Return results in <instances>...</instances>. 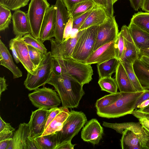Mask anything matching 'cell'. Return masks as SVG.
<instances>
[{
  "label": "cell",
  "mask_w": 149,
  "mask_h": 149,
  "mask_svg": "<svg viewBox=\"0 0 149 149\" xmlns=\"http://www.w3.org/2000/svg\"><path fill=\"white\" fill-rule=\"evenodd\" d=\"M123 65L129 78L136 92L144 91L146 90L141 85L134 72L133 64L121 62Z\"/></svg>",
  "instance_id": "cell-33"
},
{
  "label": "cell",
  "mask_w": 149,
  "mask_h": 149,
  "mask_svg": "<svg viewBox=\"0 0 149 149\" xmlns=\"http://www.w3.org/2000/svg\"><path fill=\"white\" fill-rule=\"evenodd\" d=\"M54 6L56 10L55 39L62 42L64 29L70 17L62 0H56Z\"/></svg>",
  "instance_id": "cell-13"
},
{
  "label": "cell",
  "mask_w": 149,
  "mask_h": 149,
  "mask_svg": "<svg viewBox=\"0 0 149 149\" xmlns=\"http://www.w3.org/2000/svg\"><path fill=\"white\" fill-rule=\"evenodd\" d=\"M141 62L149 69V57L142 55L139 58Z\"/></svg>",
  "instance_id": "cell-56"
},
{
  "label": "cell",
  "mask_w": 149,
  "mask_h": 149,
  "mask_svg": "<svg viewBox=\"0 0 149 149\" xmlns=\"http://www.w3.org/2000/svg\"><path fill=\"white\" fill-rule=\"evenodd\" d=\"M93 9L73 19V29L78 30L79 29L91 12Z\"/></svg>",
  "instance_id": "cell-41"
},
{
  "label": "cell",
  "mask_w": 149,
  "mask_h": 149,
  "mask_svg": "<svg viewBox=\"0 0 149 149\" xmlns=\"http://www.w3.org/2000/svg\"><path fill=\"white\" fill-rule=\"evenodd\" d=\"M26 149H39L34 139L28 138L26 142Z\"/></svg>",
  "instance_id": "cell-48"
},
{
  "label": "cell",
  "mask_w": 149,
  "mask_h": 149,
  "mask_svg": "<svg viewBox=\"0 0 149 149\" xmlns=\"http://www.w3.org/2000/svg\"><path fill=\"white\" fill-rule=\"evenodd\" d=\"M83 30L78 31L77 36L71 37L62 42L53 38L49 40L51 45V53L53 58H63L71 57L74 48Z\"/></svg>",
  "instance_id": "cell-10"
},
{
  "label": "cell",
  "mask_w": 149,
  "mask_h": 149,
  "mask_svg": "<svg viewBox=\"0 0 149 149\" xmlns=\"http://www.w3.org/2000/svg\"><path fill=\"white\" fill-rule=\"evenodd\" d=\"M10 10L0 5V31H3L8 28L11 23L12 15Z\"/></svg>",
  "instance_id": "cell-34"
},
{
  "label": "cell",
  "mask_w": 149,
  "mask_h": 149,
  "mask_svg": "<svg viewBox=\"0 0 149 149\" xmlns=\"http://www.w3.org/2000/svg\"><path fill=\"white\" fill-rule=\"evenodd\" d=\"M122 134L120 140L122 149H141L139 139L133 131L126 129Z\"/></svg>",
  "instance_id": "cell-26"
},
{
  "label": "cell",
  "mask_w": 149,
  "mask_h": 149,
  "mask_svg": "<svg viewBox=\"0 0 149 149\" xmlns=\"http://www.w3.org/2000/svg\"><path fill=\"white\" fill-rule=\"evenodd\" d=\"M98 83L102 91L110 94H115L118 92V88L115 79L111 77L100 78Z\"/></svg>",
  "instance_id": "cell-32"
},
{
  "label": "cell",
  "mask_w": 149,
  "mask_h": 149,
  "mask_svg": "<svg viewBox=\"0 0 149 149\" xmlns=\"http://www.w3.org/2000/svg\"><path fill=\"white\" fill-rule=\"evenodd\" d=\"M145 91L134 93L121 92L120 96L113 104L97 109V114L100 117L109 118L132 114L134 110L137 100Z\"/></svg>",
  "instance_id": "cell-2"
},
{
  "label": "cell",
  "mask_w": 149,
  "mask_h": 149,
  "mask_svg": "<svg viewBox=\"0 0 149 149\" xmlns=\"http://www.w3.org/2000/svg\"><path fill=\"white\" fill-rule=\"evenodd\" d=\"M120 31L124 37L125 46L122 57L120 61L133 64L139 57V50L132 39L128 26L123 25Z\"/></svg>",
  "instance_id": "cell-14"
},
{
  "label": "cell",
  "mask_w": 149,
  "mask_h": 149,
  "mask_svg": "<svg viewBox=\"0 0 149 149\" xmlns=\"http://www.w3.org/2000/svg\"><path fill=\"white\" fill-rule=\"evenodd\" d=\"M132 114L138 119L145 118L149 120V113L141 112L138 109L134 110Z\"/></svg>",
  "instance_id": "cell-49"
},
{
  "label": "cell",
  "mask_w": 149,
  "mask_h": 149,
  "mask_svg": "<svg viewBox=\"0 0 149 149\" xmlns=\"http://www.w3.org/2000/svg\"><path fill=\"white\" fill-rule=\"evenodd\" d=\"M118 33V26L115 17L108 16L104 23L98 26L93 52L106 44L115 41Z\"/></svg>",
  "instance_id": "cell-9"
},
{
  "label": "cell",
  "mask_w": 149,
  "mask_h": 149,
  "mask_svg": "<svg viewBox=\"0 0 149 149\" xmlns=\"http://www.w3.org/2000/svg\"><path fill=\"white\" fill-rule=\"evenodd\" d=\"M53 71L55 74L59 76L62 74V69L61 65L56 59L52 58Z\"/></svg>",
  "instance_id": "cell-44"
},
{
  "label": "cell",
  "mask_w": 149,
  "mask_h": 149,
  "mask_svg": "<svg viewBox=\"0 0 149 149\" xmlns=\"http://www.w3.org/2000/svg\"><path fill=\"white\" fill-rule=\"evenodd\" d=\"M98 26H92L83 30L78 39L71 57L76 60L86 63L93 52L97 37Z\"/></svg>",
  "instance_id": "cell-6"
},
{
  "label": "cell",
  "mask_w": 149,
  "mask_h": 149,
  "mask_svg": "<svg viewBox=\"0 0 149 149\" xmlns=\"http://www.w3.org/2000/svg\"><path fill=\"white\" fill-rule=\"evenodd\" d=\"M53 58L59 62L62 74L74 79L83 86L92 79L93 70L91 65L80 62L71 57Z\"/></svg>",
  "instance_id": "cell-3"
},
{
  "label": "cell",
  "mask_w": 149,
  "mask_h": 149,
  "mask_svg": "<svg viewBox=\"0 0 149 149\" xmlns=\"http://www.w3.org/2000/svg\"><path fill=\"white\" fill-rule=\"evenodd\" d=\"M120 92L106 95L97 100L95 104L97 109L109 106L115 102L120 97Z\"/></svg>",
  "instance_id": "cell-35"
},
{
  "label": "cell",
  "mask_w": 149,
  "mask_h": 149,
  "mask_svg": "<svg viewBox=\"0 0 149 149\" xmlns=\"http://www.w3.org/2000/svg\"><path fill=\"white\" fill-rule=\"evenodd\" d=\"M15 129L0 116V141L12 138Z\"/></svg>",
  "instance_id": "cell-37"
},
{
  "label": "cell",
  "mask_w": 149,
  "mask_h": 149,
  "mask_svg": "<svg viewBox=\"0 0 149 149\" xmlns=\"http://www.w3.org/2000/svg\"><path fill=\"white\" fill-rule=\"evenodd\" d=\"M96 5L104 8L106 10L107 6V0H92Z\"/></svg>",
  "instance_id": "cell-55"
},
{
  "label": "cell",
  "mask_w": 149,
  "mask_h": 149,
  "mask_svg": "<svg viewBox=\"0 0 149 149\" xmlns=\"http://www.w3.org/2000/svg\"><path fill=\"white\" fill-rule=\"evenodd\" d=\"M116 57L113 58L103 62L97 64V72L99 78L111 77L115 72L119 62Z\"/></svg>",
  "instance_id": "cell-28"
},
{
  "label": "cell",
  "mask_w": 149,
  "mask_h": 149,
  "mask_svg": "<svg viewBox=\"0 0 149 149\" xmlns=\"http://www.w3.org/2000/svg\"><path fill=\"white\" fill-rule=\"evenodd\" d=\"M87 122V118L83 112L71 110L62 129L56 132L57 146L71 141Z\"/></svg>",
  "instance_id": "cell-5"
},
{
  "label": "cell",
  "mask_w": 149,
  "mask_h": 149,
  "mask_svg": "<svg viewBox=\"0 0 149 149\" xmlns=\"http://www.w3.org/2000/svg\"><path fill=\"white\" fill-rule=\"evenodd\" d=\"M141 8L145 12L149 13V0H143Z\"/></svg>",
  "instance_id": "cell-57"
},
{
  "label": "cell",
  "mask_w": 149,
  "mask_h": 149,
  "mask_svg": "<svg viewBox=\"0 0 149 149\" xmlns=\"http://www.w3.org/2000/svg\"><path fill=\"white\" fill-rule=\"evenodd\" d=\"M22 39L27 45L33 47L45 54L47 53V49L43 42L40 39L35 38L31 34L28 33L24 35L22 37Z\"/></svg>",
  "instance_id": "cell-36"
},
{
  "label": "cell",
  "mask_w": 149,
  "mask_h": 149,
  "mask_svg": "<svg viewBox=\"0 0 149 149\" xmlns=\"http://www.w3.org/2000/svg\"><path fill=\"white\" fill-rule=\"evenodd\" d=\"M139 120L142 127L149 131V120L145 118H140Z\"/></svg>",
  "instance_id": "cell-54"
},
{
  "label": "cell",
  "mask_w": 149,
  "mask_h": 149,
  "mask_svg": "<svg viewBox=\"0 0 149 149\" xmlns=\"http://www.w3.org/2000/svg\"><path fill=\"white\" fill-rule=\"evenodd\" d=\"M118 0H111V2L112 4H113L116 2Z\"/></svg>",
  "instance_id": "cell-64"
},
{
  "label": "cell",
  "mask_w": 149,
  "mask_h": 149,
  "mask_svg": "<svg viewBox=\"0 0 149 149\" xmlns=\"http://www.w3.org/2000/svg\"><path fill=\"white\" fill-rule=\"evenodd\" d=\"M115 80L120 92H136L122 63L119 62L115 72Z\"/></svg>",
  "instance_id": "cell-23"
},
{
  "label": "cell",
  "mask_w": 149,
  "mask_h": 149,
  "mask_svg": "<svg viewBox=\"0 0 149 149\" xmlns=\"http://www.w3.org/2000/svg\"><path fill=\"white\" fill-rule=\"evenodd\" d=\"M11 138L0 141V149H7Z\"/></svg>",
  "instance_id": "cell-58"
},
{
  "label": "cell",
  "mask_w": 149,
  "mask_h": 149,
  "mask_svg": "<svg viewBox=\"0 0 149 149\" xmlns=\"http://www.w3.org/2000/svg\"><path fill=\"white\" fill-rule=\"evenodd\" d=\"M0 62L1 65L11 72L14 79L22 76V72L14 63L7 48L1 39L0 40Z\"/></svg>",
  "instance_id": "cell-21"
},
{
  "label": "cell",
  "mask_w": 149,
  "mask_h": 149,
  "mask_svg": "<svg viewBox=\"0 0 149 149\" xmlns=\"http://www.w3.org/2000/svg\"><path fill=\"white\" fill-rule=\"evenodd\" d=\"M30 0H0V5L15 11L27 5Z\"/></svg>",
  "instance_id": "cell-39"
},
{
  "label": "cell",
  "mask_w": 149,
  "mask_h": 149,
  "mask_svg": "<svg viewBox=\"0 0 149 149\" xmlns=\"http://www.w3.org/2000/svg\"><path fill=\"white\" fill-rule=\"evenodd\" d=\"M149 99V89L146 90L143 94L137 100L134 107V110L137 107L144 101Z\"/></svg>",
  "instance_id": "cell-47"
},
{
  "label": "cell",
  "mask_w": 149,
  "mask_h": 149,
  "mask_svg": "<svg viewBox=\"0 0 149 149\" xmlns=\"http://www.w3.org/2000/svg\"><path fill=\"white\" fill-rule=\"evenodd\" d=\"M63 107H58L50 109L45 126V130L50 123L54 120L56 116L62 110Z\"/></svg>",
  "instance_id": "cell-42"
},
{
  "label": "cell",
  "mask_w": 149,
  "mask_h": 149,
  "mask_svg": "<svg viewBox=\"0 0 149 149\" xmlns=\"http://www.w3.org/2000/svg\"><path fill=\"white\" fill-rule=\"evenodd\" d=\"M146 134L148 136H149V131L145 129V128H143Z\"/></svg>",
  "instance_id": "cell-63"
},
{
  "label": "cell",
  "mask_w": 149,
  "mask_h": 149,
  "mask_svg": "<svg viewBox=\"0 0 149 149\" xmlns=\"http://www.w3.org/2000/svg\"><path fill=\"white\" fill-rule=\"evenodd\" d=\"M27 47L30 60L36 69L39 65L46 54L31 45H27Z\"/></svg>",
  "instance_id": "cell-38"
},
{
  "label": "cell",
  "mask_w": 149,
  "mask_h": 149,
  "mask_svg": "<svg viewBox=\"0 0 149 149\" xmlns=\"http://www.w3.org/2000/svg\"><path fill=\"white\" fill-rule=\"evenodd\" d=\"M108 16L104 8L96 5L78 31L91 26H98L104 23Z\"/></svg>",
  "instance_id": "cell-20"
},
{
  "label": "cell",
  "mask_w": 149,
  "mask_h": 149,
  "mask_svg": "<svg viewBox=\"0 0 149 149\" xmlns=\"http://www.w3.org/2000/svg\"><path fill=\"white\" fill-rule=\"evenodd\" d=\"M107 0V6L106 11L109 16H113L114 10L111 0Z\"/></svg>",
  "instance_id": "cell-53"
},
{
  "label": "cell",
  "mask_w": 149,
  "mask_h": 149,
  "mask_svg": "<svg viewBox=\"0 0 149 149\" xmlns=\"http://www.w3.org/2000/svg\"><path fill=\"white\" fill-rule=\"evenodd\" d=\"M28 96L33 105L38 109H50L58 107L61 103L55 90L44 86L34 90Z\"/></svg>",
  "instance_id": "cell-8"
},
{
  "label": "cell",
  "mask_w": 149,
  "mask_h": 149,
  "mask_svg": "<svg viewBox=\"0 0 149 149\" xmlns=\"http://www.w3.org/2000/svg\"><path fill=\"white\" fill-rule=\"evenodd\" d=\"M22 37L17 36L14 38V45L20 62L27 72L33 74L36 68L30 60L27 45L22 40Z\"/></svg>",
  "instance_id": "cell-19"
},
{
  "label": "cell",
  "mask_w": 149,
  "mask_h": 149,
  "mask_svg": "<svg viewBox=\"0 0 149 149\" xmlns=\"http://www.w3.org/2000/svg\"><path fill=\"white\" fill-rule=\"evenodd\" d=\"M50 109L39 108L32 111L29 122L30 135L29 138L34 139L40 136L43 133Z\"/></svg>",
  "instance_id": "cell-11"
},
{
  "label": "cell",
  "mask_w": 149,
  "mask_h": 149,
  "mask_svg": "<svg viewBox=\"0 0 149 149\" xmlns=\"http://www.w3.org/2000/svg\"><path fill=\"white\" fill-rule=\"evenodd\" d=\"M86 0H62L68 11L72 9L76 4Z\"/></svg>",
  "instance_id": "cell-45"
},
{
  "label": "cell",
  "mask_w": 149,
  "mask_h": 149,
  "mask_svg": "<svg viewBox=\"0 0 149 149\" xmlns=\"http://www.w3.org/2000/svg\"><path fill=\"white\" fill-rule=\"evenodd\" d=\"M6 80L5 77H0V98L2 93L7 89L8 85L6 83Z\"/></svg>",
  "instance_id": "cell-51"
},
{
  "label": "cell",
  "mask_w": 149,
  "mask_h": 149,
  "mask_svg": "<svg viewBox=\"0 0 149 149\" xmlns=\"http://www.w3.org/2000/svg\"><path fill=\"white\" fill-rule=\"evenodd\" d=\"M30 135L29 123H20L15 131L11 140L13 149H26L27 140Z\"/></svg>",
  "instance_id": "cell-24"
},
{
  "label": "cell",
  "mask_w": 149,
  "mask_h": 149,
  "mask_svg": "<svg viewBox=\"0 0 149 149\" xmlns=\"http://www.w3.org/2000/svg\"><path fill=\"white\" fill-rule=\"evenodd\" d=\"M34 139L39 149H55L57 146L56 132Z\"/></svg>",
  "instance_id": "cell-30"
},
{
  "label": "cell",
  "mask_w": 149,
  "mask_h": 149,
  "mask_svg": "<svg viewBox=\"0 0 149 149\" xmlns=\"http://www.w3.org/2000/svg\"><path fill=\"white\" fill-rule=\"evenodd\" d=\"M134 9L137 11L141 7L143 0H129Z\"/></svg>",
  "instance_id": "cell-52"
},
{
  "label": "cell",
  "mask_w": 149,
  "mask_h": 149,
  "mask_svg": "<svg viewBox=\"0 0 149 149\" xmlns=\"http://www.w3.org/2000/svg\"><path fill=\"white\" fill-rule=\"evenodd\" d=\"M70 112L68 108L63 107L62 110L47 126L41 136L53 134L60 131L69 116Z\"/></svg>",
  "instance_id": "cell-25"
},
{
  "label": "cell",
  "mask_w": 149,
  "mask_h": 149,
  "mask_svg": "<svg viewBox=\"0 0 149 149\" xmlns=\"http://www.w3.org/2000/svg\"><path fill=\"white\" fill-rule=\"evenodd\" d=\"M103 134V129L98 120L92 119L82 129L81 138L84 141L95 145L99 143Z\"/></svg>",
  "instance_id": "cell-16"
},
{
  "label": "cell",
  "mask_w": 149,
  "mask_h": 149,
  "mask_svg": "<svg viewBox=\"0 0 149 149\" xmlns=\"http://www.w3.org/2000/svg\"><path fill=\"white\" fill-rule=\"evenodd\" d=\"M131 22L149 32V13L140 12L135 13L133 15Z\"/></svg>",
  "instance_id": "cell-31"
},
{
  "label": "cell",
  "mask_w": 149,
  "mask_h": 149,
  "mask_svg": "<svg viewBox=\"0 0 149 149\" xmlns=\"http://www.w3.org/2000/svg\"><path fill=\"white\" fill-rule=\"evenodd\" d=\"M139 56L142 55H144L149 57V48L147 49H140Z\"/></svg>",
  "instance_id": "cell-60"
},
{
  "label": "cell",
  "mask_w": 149,
  "mask_h": 149,
  "mask_svg": "<svg viewBox=\"0 0 149 149\" xmlns=\"http://www.w3.org/2000/svg\"><path fill=\"white\" fill-rule=\"evenodd\" d=\"M52 57L48 52L33 74L27 72L24 84L29 91L34 90L44 86L49 80L53 71Z\"/></svg>",
  "instance_id": "cell-4"
},
{
  "label": "cell",
  "mask_w": 149,
  "mask_h": 149,
  "mask_svg": "<svg viewBox=\"0 0 149 149\" xmlns=\"http://www.w3.org/2000/svg\"><path fill=\"white\" fill-rule=\"evenodd\" d=\"M143 149H149V136H148V138L146 140L144 146L143 148Z\"/></svg>",
  "instance_id": "cell-62"
},
{
  "label": "cell",
  "mask_w": 149,
  "mask_h": 149,
  "mask_svg": "<svg viewBox=\"0 0 149 149\" xmlns=\"http://www.w3.org/2000/svg\"><path fill=\"white\" fill-rule=\"evenodd\" d=\"M75 144H72L71 141L63 143L58 146L55 149H73Z\"/></svg>",
  "instance_id": "cell-50"
},
{
  "label": "cell",
  "mask_w": 149,
  "mask_h": 149,
  "mask_svg": "<svg viewBox=\"0 0 149 149\" xmlns=\"http://www.w3.org/2000/svg\"><path fill=\"white\" fill-rule=\"evenodd\" d=\"M116 57L119 61L121 60L125 46V40L122 32H119L115 43Z\"/></svg>",
  "instance_id": "cell-40"
},
{
  "label": "cell",
  "mask_w": 149,
  "mask_h": 149,
  "mask_svg": "<svg viewBox=\"0 0 149 149\" xmlns=\"http://www.w3.org/2000/svg\"><path fill=\"white\" fill-rule=\"evenodd\" d=\"M13 32L17 36H23L28 33H32L27 13L18 9L15 11L12 15Z\"/></svg>",
  "instance_id": "cell-18"
},
{
  "label": "cell",
  "mask_w": 149,
  "mask_h": 149,
  "mask_svg": "<svg viewBox=\"0 0 149 149\" xmlns=\"http://www.w3.org/2000/svg\"><path fill=\"white\" fill-rule=\"evenodd\" d=\"M56 10L54 5L47 9L41 26L40 40L43 43L54 37Z\"/></svg>",
  "instance_id": "cell-15"
},
{
  "label": "cell",
  "mask_w": 149,
  "mask_h": 149,
  "mask_svg": "<svg viewBox=\"0 0 149 149\" xmlns=\"http://www.w3.org/2000/svg\"><path fill=\"white\" fill-rule=\"evenodd\" d=\"M9 47L12 53L14 60L17 63L20 62L14 45V38L11 39L9 42Z\"/></svg>",
  "instance_id": "cell-46"
},
{
  "label": "cell",
  "mask_w": 149,
  "mask_h": 149,
  "mask_svg": "<svg viewBox=\"0 0 149 149\" xmlns=\"http://www.w3.org/2000/svg\"><path fill=\"white\" fill-rule=\"evenodd\" d=\"M95 5L96 4L92 0H86L76 4L72 9L68 11L70 18L73 19L91 10Z\"/></svg>",
  "instance_id": "cell-29"
},
{
  "label": "cell",
  "mask_w": 149,
  "mask_h": 149,
  "mask_svg": "<svg viewBox=\"0 0 149 149\" xmlns=\"http://www.w3.org/2000/svg\"><path fill=\"white\" fill-rule=\"evenodd\" d=\"M102 125L105 127L113 129L117 132L121 134H123V132L126 129L133 131L139 139L141 149H143L146 141L148 137L139 122L113 123L103 122Z\"/></svg>",
  "instance_id": "cell-12"
},
{
  "label": "cell",
  "mask_w": 149,
  "mask_h": 149,
  "mask_svg": "<svg viewBox=\"0 0 149 149\" xmlns=\"http://www.w3.org/2000/svg\"><path fill=\"white\" fill-rule=\"evenodd\" d=\"M47 84L54 87L61 99L62 107H77L85 94L82 85L63 74L57 76L52 72Z\"/></svg>",
  "instance_id": "cell-1"
},
{
  "label": "cell",
  "mask_w": 149,
  "mask_h": 149,
  "mask_svg": "<svg viewBox=\"0 0 149 149\" xmlns=\"http://www.w3.org/2000/svg\"><path fill=\"white\" fill-rule=\"evenodd\" d=\"M50 6L47 0H31L27 15L32 31L31 34L40 39L42 23L46 11Z\"/></svg>",
  "instance_id": "cell-7"
},
{
  "label": "cell",
  "mask_w": 149,
  "mask_h": 149,
  "mask_svg": "<svg viewBox=\"0 0 149 149\" xmlns=\"http://www.w3.org/2000/svg\"><path fill=\"white\" fill-rule=\"evenodd\" d=\"M73 29V19L70 18L64 29L63 41L67 40L71 37Z\"/></svg>",
  "instance_id": "cell-43"
},
{
  "label": "cell",
  "mask_w": 149,
  "mask_h": 149,
  "mask_svg": "<svg viewBox=\"0 0 149 149\" xmlns=\"http://www.w3.org/2000/svg\"><path fill=\"white\" fill-rule=\"evenodd\" d=\"M115 41H111L94 51L87 59L86 63H100L116 57Z\"/></svg>",
  "instance_id": "cell-17"
},
{
  "label": "cell",
  "mask_w": 149,
  "mask_h": 149,
  "mask_svg": "<svg viewBox=\"0 0 149 149\" xmlns=\"http://www.w3.org/2000/svg\"><path fill=\"white\" fill-rule=\"evenodd\" d=\"M138 110L141 112L149 113V105L145 108Z\"/></svg>",
  "instance_id": "cell-61"
},
{
  "label": "cell",
  "mask_w": 149,
  "mask_h": 149,
  "mask_svg": "<svg viewBox=\"0 0 149 149\" xmlns=\"http://www.w3.org/2000/svg\"><path fill=\"white\" fill-rule=\"evenodd\" d=\"M134 69L142 87L145 90L149 89V69L139 58L133 64Z\"/></svg>",
  "instance_id": "cell-27"
},
{
  "label": "cell",
  "mask_w": 149,
  "mask_h": 149,
  "mask_svg": "<svg viewBox=\"0 0 149 149\" xmlns=\"http://www.w3.org/2000/svg\"><path fill=\"white\" fill-rule=\"evenodd\" d=\"M128 26L132 39L139 49L149 48V32L131 22Z\"/></svg>",
  "instance_id": "cell-22"
},
{
  "label": "cell",
  "mask_w": 149,
  "mask_h": 149,
  "mask_svg": "<svg viewBox=\"0 0 149 149\" xmlns=\"http://www.w3.org/2000/svg\"><path fill=\"white\" fill-rule=\"evenodd\" d=\"M149 105V99L145 100L142 102L137 107V108H139V109H142L147 106Z\"/></svg>",
  "instance_id": "cell-59"
}]
</instances>
